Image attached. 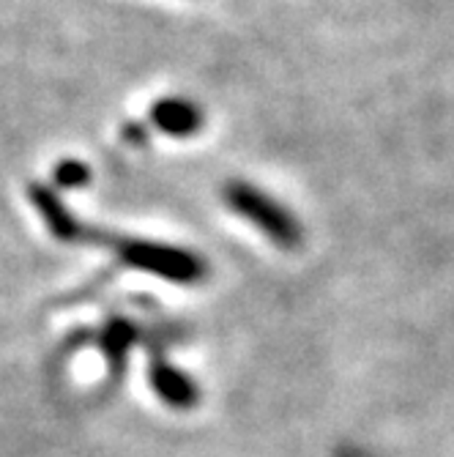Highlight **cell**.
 <instances>
[{"label":"cell","mask_w":454,"mask_h":457,"mask_svg":"<svg viewBox=\"0 0 454 457\" xmlns=\"http://www.w3.org/2000/svg\"><path fill=\"white\" fill-rule=\"evenodd\" d=\"M151 123L170 137H189L200 132L202 127V112L194 102L181 96H164L153 102L151 107Z\"/></svg>","instance_id":"3"},{"label":"cell","mask_w":454,"mask_h":457,"mask_svg":"<svg viewBox=\"0 0 454 457\" xmlns=\"http://www.w3.org/2000/svg\"><path fill=\"white\" fill-rule=\"evenodd\" d=\"M88 168L86 164H79V162H61L58 164V170H55V181L61 187H79V184H86L88 181Z\"/></svg>","instance_id":"5"},{"label":"cell","mask_w":454,"mask_h":457,"mask_svg":"<svg viewBox=\"0 0 454 457\" xmlns=\"http://www.w3.org/2000/svg\"><path fill=\"white\" fill-rule=\"evenodd\" d=\"M225 200L230 203V209L235 214H241L244 220H250L258 230H263L274 244L279 246H299L301 241V228L296 222V217L282 209V205L268 197L266 192H260L252 184H230L225 189Z\"/></svg>","instance_id":"2"},{"label":"cell","mask_w":454,"mask_h":457,"mask_svg":"<svg viewBox=\"0 0 454 457\" xmlns=\"http://www.w3.org/2000/svg\"><path fill=\"white\" fill-rule=\"evenodd\" d=\"M82 241H96V244H107L112 246L118 258L140 271L164 277L170 282H197L205 274V263L186 253V249L170 246V244H153V241H143V238H115V236H102L94 228L86 225V233H82Z\"/></svg>","instance_id":"1"},{"label":"cell","mask_w":454,"mask_h":457,"mask_svg":"<svg viewBox=\"0 0 454 457\" xmlns=\"http://www.w3.org/2000/svg\"><path fill=\"white\" fill-rule=\"evenodd\" d=\"M153 386L164 400L173 403V405H189L197 397L189 378L181 376V372H176V370H170V367H164V364L153 367Z\"/></svg>","instance_id":"4"}]
</instances>
